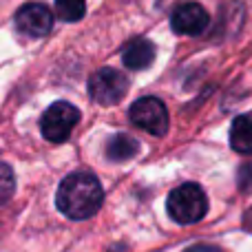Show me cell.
Returning <instances> with one entry per match:
<instances>
[{
    "instance_id": "4",
    "label": "cell",
    "mask_w": 252,
    "mask_h": 252,
    "mask_svg": "<svg viewBox=\"0 0 252 252\" xmlns=\"http://www.w3.org/2000/svg\"><path fill=\"white\" fill-rule=\"evenodd\" d=\"M128 91V78L124 73L115 69H100L91 75L89 80V93L91 97L97 102V104H104V106H111V104H118L120 100L126 95Z\"/></svg>"
},
{
    "instance_id": "14",
    "label": "cell",
    "mask_w": 252,
    "mask_h": 252,
    "mask_svg": "<svg viewBox=\"0 0 252 252\" xmlns=\"http://www.w3.org/2000/svg\"><path fill=\"white\" fill-rule=\"evenodd\" d=\"M186 252H221V250L213 248V246H192V248L186 250Z\"/></svg>"
},
{
    "instance_id": "5",
    "label": "cell",
    "mask_w": 252,
    "mask_h": 252,
    "mask_svg": "<svg viewBox=\"0 0 252 252\" xmlns=\"http://www.w3.org/2000/svg\"><path fill=\"white\" fill-rule=\"evenodd\" d=\"M128 118L135 126L142 130H148L151 135H166L168 130V111H166L164 102L157 97H139L128 111Z\"/></svg>"
},
{
    "instance_id": "10",
    "label": "cell",
    "mask_w": 252,
    "mask_h": 252,
    "mask_svg": "<svg viewBox=\"0 0 252 252\" xmlns=\"http://www.w3.org/2000/svg\"><path fill=\"white\" fill-rule=\"evenodd\" d=\"M139 153V144L135 137L126 133H118L106 142V157L111 161H126V159H133L135 155Z\"/></svg>"
},
{
    "instance_id": "13",
    "label": "cell",
    "mask_w": 252,
    "mask_h": 252,
    "mask_svg": "<svg viewBox=\"0 0 252 252\" xmlns=\"http://www.w3.org/2000/svg\"><path fill=\"white\" fill-rule=\"evenodd\" d=\"M239 186L241 190H250L252 188V166H244L239 170Z\"/></svg>"
},
{
    "instance_id": "11",
    "label": "cell",
    "mask_w": 252,
    "mask_h": 252,
    "mask_svg": "<svg viewBox=\"0 0 252 252\" xmlns=\"http://www.w3.org/2000/svg\"><path fill=\"white\" fill-rule=\"evenodd\" d=\"M56 13L64 22H78L87 13V0H56Z\"/></svg>"
},
{
    "instance_id": "3",
    "label": "cell",
    "mask_w": 252,
    "mask_h": 252,
    "mask_svg": "<svg viewBox=\"0 0 252 252\" xmlns=\"http://www.w3.org/2000/svg\"><path fill=\"white\" fill-rule=\"evenodd\" d=\"M80 122V111L69 102H56L44 111L42 120H40V128H42L44 139L51 144H62L69 139L73 133L75 124Z\"/></svg>"
},
{
    "instance_id": "7",
    "label": "cell",
    "mask_w": 252,
    "mask_h": 252,
    "mask_svg": "<svg viewBox=\"0 0 252 252\" xmlns=\"http://www.w3.org/2000/svg\"><path fill=\"white\" fill-rule=\"evenodd\" d=\"M170 27L179 35H199L208 27V13L197 2H184L170 16Z\"/></svg>"
},
{
    "instance_id": "2",
    "label": "cell",
    "mask_w": 252,
    "mask_h": 252,
    "mask_svg": "<svg viewBox=\"0 0 252 252\" xmlns=\"http://www.w3.org/2000/svg\"><path fill=\"white\" fill-rule=\"evenodd\" d=\"M166 210L182 226L197 223L208 213V197H206V192L197 184H182V186H177L168 195Z\"/></svg>"
},
{
    "instance_id": "1",
    "label": "cell",
    "mask_w": 252,
    "mask_h": 252,
    "mask_svg": "<svg viewBox=\"0 0 252 252\" xmlns=\"http://www.w3.org/2000/svg\"><path fill=\"white\" fill-rule=\"evenodd\" d=\"M104 204V190L93 173L78 170L62 179L56 195V206L69 219L82 221L97 213Z\"/></svg>"
},
{
    "instance_id": "12",
    "label": "cell",
    "mask_w": 252,
    "mask_h": 252,
    "mask_svg": "<svg viewBox=\"0 0 252 252\" xmlns=\"http://www.w3.org/2000/svg\"><path fill=\"white\" fill-rule=\"evenodd\" d=\"M13 192H16V175H13L11 166L0 161V206L7 204Z\"/></svg>"
},
{
    "instance_id": "6",
    "label": "cell",
    "mask_w": 252,
    "mask_h": 252,
    "mask_svg": "<svg viewBox=\"0 0 252 252\" xmlns=\"http://www.w3.org/2000/svg\"><path fill=\"white\" fill-rule=\"evenodd\" d=\"M18 33L27 38H44L53 29V13L47 4L42 2H29L20 7L13 16Z\"/></svg>"
},
{
    "instance_id": "8",
    "label": "cell",
    "mask_w": 252,
    "mask_h": 252,
    "mask_svg": "<svg viewBox=\"0 0 252 252\" xmlns=\"http://www.w3.org/2000/svg\"><path fill=\"white\" fill-rule=\"evenodd\" d=\"M155 60V47L148 42L146 38H135L122 49V62L126 69L130 71H142L148 69Z\"/></svg>"
},
{
    "instance_id": "9",
    "label": "cell",
    "mask_w": 252,
    "mask_h": 252,
    "mask_svg": "<svg viewBox=\"0 0 252 252\" xmlns=\"http://www.w3.org/2000/svg\"><path fill=\"white\" fill-rule=\"evenodd\" d=\"M230 146L239 155H252V113L239 115L230 126Z\"/></svg>"
}]
</instances>
